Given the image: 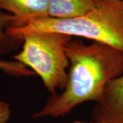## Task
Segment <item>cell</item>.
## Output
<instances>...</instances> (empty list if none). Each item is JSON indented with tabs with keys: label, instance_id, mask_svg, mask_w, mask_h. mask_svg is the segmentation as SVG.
<instances>
[{
	"label": "cell",
	"instance_id": "obj_10",
	"mask_svg": "<svg viewBox=\"0 0 123 123\" xmlns=\"http://www.w3.org/2000/svg\"><path fill=\"white\" fill-rule=\"evenodd\" d=\"M97 123V122H94V121H92V122H85V121H80V120H75L73 123Z\"/></svg>",
	"mask_w": 123,
	"mask_h": 123
},
{
	"label": "cell",
	"instance_id": "obj_5",
	"mask_svg": "<svg viewBox=\"0 0 123 123\" xmlns=\"http://www.w3.org/2000/svg\"><path fill=\"white\" fill-rule=\"evenodd\" d=\"M0 10L14 18L12 27H21L49 17L48 0H0Z\"/></svg>",
	"mask_w": 123,
	"mask_h": 123
},
{
	"label": "cell",
	"instance_id": "obj_7",
	"mask_svg": "<svg viewBox=\"0 0 123 123\" xmlns=\"http://www.w3.org/2000/svg\"><path fill=\"white\" fill-rule=\"evenodd\" d=\"M13 23L14 18L12 14L0 10V55L10 53L22 44L8 32L9 29L13 27Z\"/></svg>",
	"mask_w": 123,
	"mask_h": 123
},
{
	"label": "cell",
	"instance_id": "obj_9",
	"mask_svg": "<svg viewBox=\"0 0 123 123\" xmlns=\"http://www.w3.org/2000/svg\"><path fill=\"white\" fill-rule=\"evenodd\" d=\"M12 111L8 103L0 101V123H8Z\"/></svg>",
	"mask_w": 123,
	"mask_h": 123
},
{
	"label": "cell",
	"instance_id": "obj_1",
	"mask_svg": "<svg viewBox=\"0 0 123 123\" xmlns=\"http://www.w3.org/2000/svg\"><path fill=\"white\" fill-rule=\"evenodd\" d=\"M66 51L69 60L66 86L60 94L49 97L34 119L64 117L86 102H100L108 84L123 74V52L107 44L72 39Z\"/></svg>",
	"mask_w": 123,
	"mask_h": 123
},
{
	"label": "cell",
	"instance_id": "obj_6",
	"mask_svg": "<svg viewBox=\"0 0 123 123\" xmlns=\"http://www.w3.org/2000/svg\"><path fill=\"white\" fill-rule=\"evenodd\" d=\"M49 17L67 19L81 17L92 10L98 0H48Z\"/></svg>",
	"mask_w": 123,
	"mask_h": 123
},
{
	"label": "cell",
	"instance_id": "obj_2",
	"mask_svg": "<svg viewBox=\"0 0 123 123\" xmlns=\"http://www.w3.org/2000/svg\"><path fill=\"white\" fill-rule=\"evenodd\" d=\"M8 32L21 42V36L28 33L56 32L92 40L123 52V0H98L92 10L79 17H48L21 27H10Z\"/></svg>",
	"mask_w": 123,
	"mask_h": 123
},
{
	"label": "cell",
	"instance_id": "obj_8",
	"mask_svg": "<svg viewBox=\"0 0 123 123\" xmlns=\"http://www.w3.org/2000/svg\"><path fill=\"white\" fill-rule=\"evenodd\" d=\"M0 70L8 75L16 77H30L36 73L23 64L17 61L0 60Z\"/></svg>",
	"mask_w": 123,
	"mask_h": 123
},
{
	"label": "cell",
	"instance_id": "obj_4",
	"mask_svg": "<svg viewBox=\"0 0 123 123\" xmlns=\"http://www.w3.org/2000/svg\"><path fill=\"white\" fill-rule=\"evenodd\" d=\"M91 117L97 123H123V74L107 86L101 101L92 107Z\"/></svg>",
	"mask_w": 123,
	"mask_h": 123
},
{
	"label": "cell",
	"instance_id": "obj_3",
	"mask_svg": "<svg viewBox=\"0 0 123 123\" xmlns=\"http://www.w3.org/2000/svg\"><path fill=\"white\" fill-rule=\"evenodd\" d=\"M70 36L56 32H31L21 36L22 49L14 60L34 71L51 94L62 90L68 79L69 60L66 46Z\"/></svg>",
	"mask_w": 123,
	"mask_h": 123
}]
</instances>
